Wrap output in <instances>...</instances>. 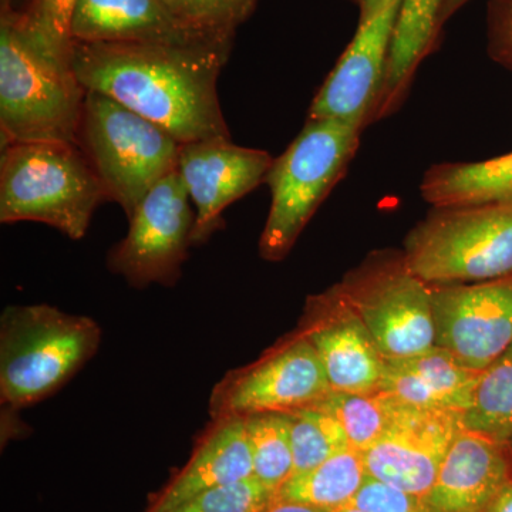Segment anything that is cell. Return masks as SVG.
<instances>
[{"label":"cell","mask_w":512,"mask_h":512,"mask_svg":"<svg viewBox=\"0 0 512 512\" xmlns=\"http://www.w3.org/2000/svg\"><path fill=\"white\" fill-rule=\"evenodd\" d=\"M235 36L208 42H77L70 67L86 89L119 101L181 144L231 138L218 97V77Z\"/></svg>","instance_id":"1"},{"label":"cell","mask_w":512,"mask_h":512,"mask_svg":"<svg viewBox=\"0 0 512 512\" xmlns=\"http://www.w3.org/2000/svg\"><path fill=\"white\" fill-rule=\"evenodd\" d=\"M89 316L50 305L8 306L0 318V403L18 413L62 389L99 352Z\"/></svg>","instance_id":"2"},{"label":"cell","mask_w":512,"mask_h":512,"mask_svg":"<svg viewBox=\"0 0 512 512\" xmlns=\"http://www.w3.org/2000/svg\"><path fill=\"white\" fill-rule=\"evenodd\" d=\"M104 201H109L106 190L77 144L37 141L2 147V224L42 222L79 241Z\"/></svg>","instance_id":"3"},{"label":"cell","mask_w":512,"mask_h":512,"mask_svg":"<svg viewBox=\"0 0 512 512\" xmlns=\"http://www.w3.org/2000/svg\"><path fill=\"white\" fill-rule=\"evenodd\" d=\"M362 128L332 119H308L285 153L274 158L265 184L272 201L258 251L284 261L330 191L342 180L360 146Z\"/></svg>","instance_id":"4"},{"label":"cell","mask_w":512,"mask_h":512,"mask_svg":"<svg viewBox=\"0 0 512 512\" xmlns=\"http://www.w3.org/2000/svg\"><path fill=\"white\" fill-rule=\"evenodd\" d=\"M77 146L128 218L148 191L177 171L181 143L119 101L87 92Z\"/></svg>","instance_id":"5"},{"label":"cell","mask_w":512,"mask_h":512,"mask_svg":"<svg viewBox=\"0 0 512 512\" xmlns=\"http://www.w3.org/2000/svg\"><path fill=\"white\" fill-rule=\"evenodd\" d=\"M86 89L73 70L47 62L0 13V130L12 143H77Z\"/></svg>","instance_id":"6"},{"label":"cell","mask_w":512,"mask_h":512,"mask_svg":"<svg viewBox=\"0 0 512 512\" xmlns=\"http://www.w3.org/2000/svg\"><path fill=\"white\" fill-rule=\"evenodd\" d=\"M406 264L429 286L512 275V207L436 208L407 234Z\"/></svg>","instance_id":"7"},{"label":"cell","mask_w":512,"mask_h":512,"mask_svg":"<svg viewBox=\"0 0 512 512\" xmlns=\"http://www.w3.org/2000/svg\"><path fill=\"white\" fill-rule=\"evenodd\" d=\"M336 285L384 359L416 356L436 346L430 286L413 274L403 251L372 252Z\"/></svg>","instance_id":"8"},{"label":"cell","mask_w":512,"mask_h":512,"mask_svg":"<svg viewBox=\"0 0 512 512\" xmlns=\"http://www.w3.org/2000/svg\"><path fill=\"white\" fill-rule=\"evenodd\" d=\"M332 392L318 353L293 330L247 366L231 370L210 396L211 419L288 413L322 402Z\"/></svg>","instance_id":"9"},{"label":"cell","mask_w":512,"mask_h":512,"mask_svg":"<svg viewBox=\"0 0 512 512\" xmlns=\"http://www.w3.org/2000/svg\"><path fill=\"white\" fill-rule=\"evenodd\" d=\"M123 241L107 255V268L134 288L174 286L192 247L195 208L177 171L154 185L130 218Z\"/></svg>","instance_id":"10"},{"label":"cell","mask_w":512,"mask_h":512,"mask_svg":"<svg viewBox=\"0 0 512 512\" xmlns=\"http://www.w3.org/2000/svg\"><path fill=\"white\" fill-rule=\"evenodd\" d=\"M402 0H375L359 9L352 42L312 101L308 119H332L359 128L373 124L382 93Z\"/></svg>","instance_id":"11"},{"label":"cell","mask_w":512,"mask_h":512,"mask_svg":"<svg viewBox=\"0 0 512 512\" xmlns=\"http://www.w3.org/2000/svg\"><path fill=\"white\" fill-rule=\"evenodd\" d=\"M437 348L483 372L512 343V275L430 286Z\"/></svg>","instance_id":"12"},{"label":"cell","mask_w":512,"mask_h":512,"mask_svg":"<svg viewBox=\"0 0 512 512\" xmlns=\"http://www.w3.org/2000/svg\"><path fill=\"white\" fill-rule=\"evenodd\" d=\"M461 429V413L397 399L383 436L363 453L367 476L421 498Z\"/></svg>","instance_id":"13"},{"label":"cell","mask_w":512,"mask_h":512,"mask_svg":"<svg viewBox=\"0 0 512 512\" xmlns=\"http://www.w3.org/2000/svg\"><path fill=\"white\" fill-rule=\"evenodd\" d=\"M272 163L271 154L237 146L231 138L181 144L177 173L195 208L192 245L205 244L224 228V211L265 183Z\"/></svg>","instance_id":"14"},{"label":"cell","mask_w":512,"mask_h":512,"mask_svg":"<svg viewBox=\"0 0 512 512\" xmlns=\"http://www.w3.org/2000/svg\"><path fill=\"white\" fill-rule=\"evenodd\" d=\"M296 332L318 353L333 392L380 390L384 357L338 285L306 299Z\"/></svg>","instance_id":"15"},{"label":"cell","mask_w":512,"mask_h":512,"mask_svg":"<svg viewBox=\"0 0 512 512\" xmlns=\"http://www.w3.org/2000/svg\"><path fill=\"white\" fill-rule=\"evenodd\" d=\"M511 485L512 444L461 429L420 501L424 512H488Z\"/></svg>","instance_id":"16"},{"label":"cell","mask_w":512,"mask_h":512,"mask_svg":"<svg viewBox=\"0 0 512 512\" xmlns=\"http://www.w3.org/2000/svg\"><path fill=\"white\" fill-rule=\"evenodd\" d=\"M254 477L245 417L211 419L183 467L148 497L143 512H167L195 495Z\"/></svg>","instance_id":"17"},{"label":"cell","mask_w":512,"mask_h":512,"mask_svg":"<svg viewBox=\"0 0 512 512\" xmlns=\"http://www.w3.org/2000/svg\"><path fill=\"white\" fill-rule=\"evenodd\" d=\"M232 33L195 29L174 15L164 0H79L72 19L77 42H208Z\"/></svg>","instance_id":"18"},{"label":"cell","mask_w":512,"mask_h":512,"mask_svg":"<svg viewBox=\"0 0 512 512\" xmlns=\"http://www.w3.org/2000/svg\"><path fill=\"white\" fill-rule=\"evenodd\" d=\"M480 376L434 346L420 355L384 359L380 390L414 406L463 413L473 403Z\"/></svg>","instance_id":"19"},{"label":"cell","mask_w":512,"mask_h":512,"mask_svg":"<svg viewBox=\"0 0 512 512\" xmlns=\"http://www.w3.org/2000/svg\"><path fill=\"white\" fill-rule=\"evenodd\" d=\"M444 5L446 0H402L373 123L396 113L406 100L414 74L439 43Z\"/></svg>","instance_id":"20"},{"label":"cell","mask_w":512,"mask_h":512,"mask_svg":"<svg viewBox=\"0 0 512 512\" xmlns=\"http://www.w3.org/2000/svg\"><path fill=\"white\" fill-rule=\"evenodd\" d=\"M420 194L436 208L512 207V153L476 163L433 165L421 180Z\"/></svg>","instance_id":"21"},{"label":"cell","mask_w":512,"mask_h":512,"mask_svg":"<svg viewBox=\"0 0 512 512\" xmlns=\"http://www.w3.org/2000/svg\"><path fill=\"white\" fill-rule=\"evenodd\" d=\"M367 477L365 454L343 448L318 467L293 474L276 497L338 512L353 504Z\"/></svg>","instance_id":"22"},{"label":"cell","mask_w":512,"mask_h":512,"mask_svg":"<svg viewBox=\"0 0 512 512\" xmlns=\"http://www.w3.org/2000/svg\"><path fill=\"white\" fill-rule=\"evenodd\" d=\"M461 424L471 433L512 444V343L481 372Z\"/></svg>","instance_id":"23"},{"label":"cell","mask_w":512,"mask_h":512,"mask_svg":"<svg viewBox=\"0 0 512 512\" xmlns=\"http://www.w3.org/2000/svg\"><path fill=\"white\" fill-rule=\"evenodd\" d=\"M79 0H26L23 8L6 12L26 42L47 62L72 70V19Z\"/></svg>","instance_id":"24"},{"label":"cell","mask_w":512,"mask_h":512,"mask_svg":"<svg viewBox=\"0 0 512 512\" xmlns=\"http://www.w3.org/2000/svg\"><path fill=\"white\" fill-rule=\"evenodd\" d=\"M397 397L377 390L370 393L330 392L318 407L345 431L349 446L365 453L383 436L392 419Z\"/></svg>","instance_id":"25"},{"label":"cell","mask_w":512,"mask_h":512,"mask_svg":"<svg viewBox=\"0 0 512 512\" xmlns=\"http://www.w3.org/2000/svg\"><path fill=\"white\" fill-rule=\"evenodd\" d=\"M254 478L278 493L295 473L289 424L284 413L245 417Z\"/></svg>","instance_id":"26"},{"label":"cell","mask_w":512,"mask_h":512,"mask_svg":"<svg viewBox=\"0 0 512 512\" xmlns=\"http://www.w3.org/2000/svg\"><path fill=\"white\" fill-rule=\"evenodd\" d=\"M289 424L295 473L318 467L333 454L348 448L349 441L338 421L318 407L284 413Z\"/></svg>","instance_id":"27"},{"label":"cell","mask_w":512,"mask_h":512,"mask_svg":"<svg viewBox=\"0 0 512 512\" xmlns=\"http://www.w3.org/2000/svg\"><path fill=\"white\" fill-rule=\"evenodd\" d=\"M177 18L195 29L232 33L247 22L258 0H164Z\"/></svg>","instance_id":"28"},{"label":"cell","mask_w":512,"mask_h":512,"mask_svg":"<svg viewBox=\"0 0 512 512\" xmlns=\"http://www.w3.org/2000/svg\"><path fill=\"white\" fill-rule=\"evenodd\" d=\"M275 495L252 477L195 495L167 512H261Z\"/></svg>","instance_id":"29"},{"label":"cell","mask_w":512,"mask_h":512,"mask_svg":"<svg viewBox=\"0 0 512 512\" xmlns=\"http://www.w3.org/2000/svg\"><path fill=\"white\" fill-rule=\"evenodd\" d=\"M353 505L365 512H424L419 497L367 477Z\"/></svg>","instance_id":"30"},{"label":"cell","mask_w":512,"mask_h":512,"mask_svg":"<svg viewBox=\"0 0 512 512\" xmlns=\"http://www.w3.org/2000/svg\"><path fill=\"white\" fill-rule=\"evenodd\" d=\"M487 36L490 56L512 70V0H490Z\"/></svg>","instance_id":"31"},{"label":"cell","mask_w":512,"mask_h":512,"mask_svg":"<svg viewBox=\"0 0 512 512\" xmlns=\"http://www.w3.org/2000/svg\"><path fill=\"white\" fill-rule=\"evenodd\" d=\"M261 512H330L322 508L312 507V505L296 503V501L284 500V498L274 497L264 510Z\"/></svg>","instance_id":"32"},{"label":"cell","mask_w":512,"mask_h":512,"mask_svg":"<svg viewBox=\"0 0 512 512\" xmlns=\"http://www.w3.org/2000/svg\"><path fill=\"white\" fill-rule=\"evenodd\" d=\"M468 2H470V0H446V5H444L443 9V16H441V22H443V25L451 18V16L454 15V13L457 12V10L463 8V6L467 5Z\"/></svg>","instance_id":"33"},{"label":"cell","mask_w":512,"mask_h":512,"mask_svg":"<svg viewBox=\"0 0 512 512\" xmlns=\"http://www.w3.org/2000/svg\"><path fill=\"white\" fill-rule=\"evenodd\" d=\"M488 512H512V485Z\"/></svg>","instance_id":"34"},{"label":"cell","mask_w":512,"mask_h":512,"mask_svg":"<svg viewBox=\"0 0 512 512\" xmlns=\"http://www.w3.org/2000/svg\"><path fill=\"white\" fill-rule=\"evenodd\" d=\"M15 2L16 0H0V13L16 10Z\"/></svg>","instance_id":"35"},{"label":"cell","mask_w":512,"mask_h":512,"mask_svg":"<svg viewBox=\"0 0 512 512\" xmlns=\"http://www.w3.org/2000/svg\"><path fill=\"white\" fill-rule=\"evenodd\" d=\"M350 2L355 3L357 8L362 9L365 6L370 5V3L375 2V0H350Z\"/></svg>","instance_id":"36"},{"label":"cell","mask_w":512,"mask_h":512,"mask_svg":"<svg viewBox=\"0 0 512 512\" xmlns=\"http://www.w3.org/2000/svg\"><path fill=\"white\" fill-rule=\"evenodd\" d=\"M338 512H365L363 510H360V508H357L356 505L350 504L348 507L342 508V510Z\"/></svg>","instance_id":"37"}]
</instances>
